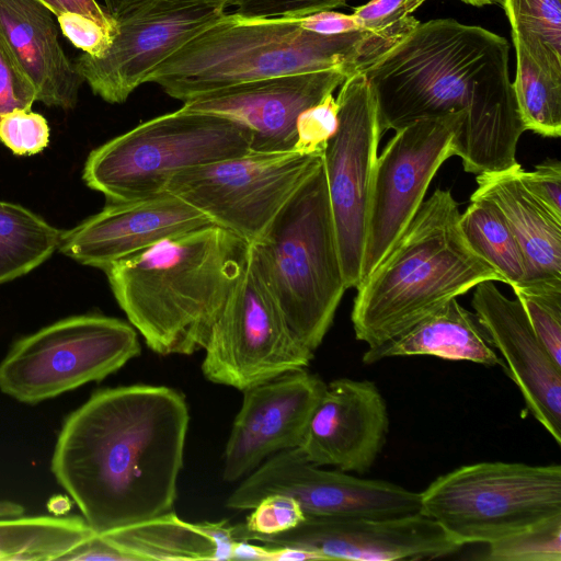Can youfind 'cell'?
<instances>
[{
	"label": "cell",
	"mask_w": 561,
	"mask_h": 561,
	"mask_svg": "<svg viewBox=\"0 0 561 561\" xmlns=\"http://www.w3.org/2000/svg\"><path fill=\"white\" fill-rule=\"evenodd\" d=\"M139 354L130 323L101 314L70 317L13 344L0 363V390L38 403L100 381Z\"/></svg>",
	"instance_id": "9"
},
{
	"label": "cell",
	"mask_w": 561,
	"mask_h": 561,
	"mask_svg": "<svg viewBox=\"0 0 561 561\" xmlns=\"http://www.w3.org/2000/svg\"><path fill=\"white\" fill-rule=\"evenodd\" d=\"M58 16L62 12H77L90 16L108 28L116 27V21L95 0H39Z\"/></svg>",
	"instance_id": "45"
},
{
	"label": "cell",
	"mask_w": 561,
	"mask_h": 561,
	"mask_svg": "<svg viewBox=\"0 0 561 561\" xmlns=\"http://www.w3.org/2000/svg\"><path fill=\"white\" fill-rule=\"evenodd\" d=\"M420 23L413 15L381 31L321 35L293 18L226 13L159 64L146 83L183 103L222 88L301 72L363 71Z\"/></svg>",
	"instance_id": "2"
},
{
	"label": "cell",
	"mask_w": 561,
	"mask_h": 561,
	"mask_svg": "<svg viewBox=\"0 0 561 561\" xmlns=\"http://www.w3.org/2000/svg\"><path fill=\"white\" fill-rule=\"evenodd\" d=\"M62 34L79 49L92 57H101L111 46L116 27L103 26L94 19L62 12L56 16Z\"/></svg>",
	"instance_id": "38"
},
{
	"label": "cell",
	"mask_w": 561,
	"mask_h": 561,
	"mask_svg": "<svg viewBox=\"0 0 561 561\" xmlns=\"http://www.w3.org/2000/svg\"><path fill=\"white\" fill-rule=\"evenodd\" d=\"M37 101V92L0 39V117L18 111H30Z\"/></svg>",
	"instance_id": "37"
},
{
	"label": "cell",
	"mask_w": 561,
	"mask_h": 561,
	"mask_svg": "<svg viewBox=\"0 0 561 561\" xmlns=\"http://www.w3.org/2000/svg\"><path fill=\"white\" fill-rule=\"evenodd\" d=\"M327 383L299 369L243 390L224 451L222 479H243L271 456L300 445Z\"/></svg>",
	"instance_id": "17"
},
{
	"label": "cell",
	"mask_w": 561,
	"mask_h": 561,
	"mask_svg": "<svg viewBox=\"0 0 561 561\" xmlns=\"http://www.w3.org/2000/svg\"><path fill=\"white\" fill-rule=\"evenodd\" d=\"M510 44L454 19L420 22L363 70L381 134L415 121L466 112L474 83L508 67Z\"/></svg>",
	"instance_id": "5"
},
{
	"label": "cell",
	"mask_w": 561,
	"mask_h": 561,
	"mask_svg": "<svg viewBox=\"0 0 561 561\" xmlns=\"http://www.w3.org/2000/svg\"><path fill=\"white\" fill-rule=\"evenodd\" d=\"M250 243L215 224L162 239L104 270L113 295L160 355L204 350Z\"/></svg>",
	"instance_id": "3"
},
{
	"label": "cell",
	"mask_w": 561,
	"mask_h": 561,
	"mask_svg": "<svg viewBox=\"0 0 561 561\" xmlns=\"http://www.w3.org/2000/svg\"><path fill=\"white\" fill-rule=\"evenodd\" d=\"M54 16L39 0H0V39L33 82L37 101L71 108L83 79L61 48Z\"/></svg>",
	"instance_id": "22"
},
{
	"label": "cell",
	"mask_w": 561,
	"mask_h": 561,
	"mask_svg": "<svg viewBox=\"0 0 561 561\" xmlns=\"http://www.w3.org/2000/svg\"><path fill=\"white\" fill-rule=\"evenodd\" d=\"M69 560H117L130 561L129 557L112 545L102 534L93 533L59 558Z\"/></svg>",
	"instance_id": "44"
},
{
	"label": "cell",
	"mask_w": 561,
	"mask_h": 561,
	"mask_svg": "<svg viewBox=\"0 0 561 561\" xmlns=\"http://www.w3.org/2000/svg\"><path fill=\"white\" fill-rule=\"evenodd\" d=\"M102 535L130 561L228 560L236 543L226 520L193 524L172 511Z\"/></svg>",
	"instance_id": "25"
},
{
	"label": "cell",
	"mask_w": 561,
	"mask_h": 561,
	"mask_svg": "<svg viewBox=\"0 0 561 561\" xmlns=\"http://www.w3.org/2000/svg\"><path fill=\"white\" fill-rule=\"evenodd\" d=\"M24 507L15 502L0 501V518H10L21 516Z\"/></svg>",
	"instance_id": "46"
},
{
	"label": "cell",
	"mask_w": 561,
	"mask_h": 561,
	"mask_svg": "<svg viewBox=\"0 0 561 561\" xmlns=\"http://www.w3.org/2000/svg\"><path fill=\"white\" fill-rule=\"evenodd\" d=\"M211 224L180 197L163 192L134 201L110 202L98 214L61 232L58 249L81 264L104 271L162 239Z\"/></svg>",
	"instance_id": "19"
},
{
	"label": "cell",
	"mask_w": 561,
	"mask_h": 561,
	"mask_svg": "<svg viewBox=\"0 0 561 561\" xmlns=\"http://www.w3.org/2000/svg\"><path fill=\"white\" fill-rule=\"evenodd\" d=\"M250 245L291 332L314 352L347 289L323 163Z\"/></svg>",
	"instance_id": "6"
},
{
	"label": "cell",
	"mask_w": 561,
	"mask_h": 561,
	"mask_svg": "<svg viewBox=\"0 0 561 561\" xmlns=\"http://www.w3.org/2000/svg\"><path fill=\"white\" fill-rule=\"evenodd\" d=\"M476 180L471 195L492 202L519 243L526 263L520 286L561 284V215L528 187L520 164Z\"/></svg>",
	"instance_id": "23"
},
{
	"label": "cell",
	"mask_w": 561,
	"mask_h": 561,
	"mask_svg": "<svg viewBox=\"0 0 561 561\" xmlns=\"http://www.w3.org/2000/svg\"><path fill=\"white\" fill-rule=\"evenodd\" d=\"M512 41L516 56L512 87L525 128L558 138L561 136V77L540 67L517 39Z\"/></svg>",
	"instance_id": "30"
},
{
	"label": "cell",
	"mask_w": 561,
	"mask_h": 561,
	"mask_svg": "<svg viewBox=\"0 0 561 561\" xmlns=\"http://www.w3.org/2000/svg\"><path fill=\"white\" fill-rule=\"evenodd\" d=\"M523 178L538 197L561 215V163L558 159H546L533 171L523 169Z\"/></svg>",
	"instance_id": "42"
},
{
	"label": "cell",
	"mask_w": 561,
	"mask_h": 561,
	"mask_svg": "<svg viewBox=\"0 0 561 561\" xmlns=\"http://www.w3.org/2000/svg\"><path fill=\"white\" fill-rule=\"evenodd\" d=\"M339 103L333 93L302 111L296 122L293 150L304 154L323 152L339 127Z\"/></svg>",
	"instance_id": "34"
},
{
	"label": "cell",
	"mask_w": 561,
	"mask_h": 561,
	"mask_svg": "<svg viewBox=\"0 0 561 561\" xmlns=\"http://www.w3.org/2000/svg\"><path fill=\"white\" fill-rule=\"evenodd\" d=\"M463 117L462 111L408 124L394 130L378 154L370 192L362 280L379 265L405 230L442 164L456 156Z\"/></svg>",
	"instance_id": "12"
},
{
	"label": "cell",
	"mask_w": 561,
	"mask_h": 561,
	"mask_svg": "<svg viewBox=\"0 0 561 561\" xmlns=\"http://www.w3.org/2000/svg\"><path fill=\"white\" fill-rule=\"evenodd\" d=\"M339 127L323 151V169L346 288L362 280L373 176L381 138L377 103L363 71L340 85Z\"/></svg>",
	"instance_id": "13"
},
{
	"label": "cell",
	"mask_w": 561,
	"mask_h": 561,
	"mask_svg": "<svg viewBox=\"0 0 561 561\" xmlns=\"http://www.w3.org/2000/svg\"><path fill=\"white\" fill-rule=\"evenodd\" d=\"M459 222L469 244L497 272L503 283L511 287L524 283V254L504 216L492 202L471 195Z\"/></svg>",
	"instance_id": "29"
},
{
	"label": "cell",
	"mask_w": 561,
	"mask_h": 561,
	"mask_svg": "<svg viewBox=\"0 0 561 561\" xmlns=\"http://www.w3.org/2000/svg\"><path fill=\"white\" fill-rule=\"evenodd\" d=\"M251 133L227 117L182 107L146 121L88 157L82 178L110 202L165 192L175 174L251 151Z\"/></svg>",
	"instance_id": "7"
},
{
	"label": "cell",
	"mask_w": 561,
	"mask_h": 561,
	"mask_svg": "<svg viewBox=\"0 0 561 561\" xmlns=\"http://www.w3.org/2000/svg\"><path fill=\"white\" fill-rule=\"evenodd\" d=\"M93 533L80 517L0 518V560H59Z\"/></svg>",
	"instance_id": "27"
},
{
	"label": "cell",
	"mask_w": 561,
	"mask_h": 561,
	"mask_svg": "<svg viewBox=\"0 0 561 561\" xmlns=\"http://www.w3.org/2000/svg\"><path fill=\"white\" fill-rule=\"evenodd\" d=\"M346 0H243L233 13L244 18H302L344 7Z\"/></svg>",
	"instance_id": "39"
},
{
	"label": "cell",
	"mask_w": 561,
	"mask_h": 561,
	"mask_svg": "<svg viewBox=\"0 0 561 561\" xmlns=\"http://www.w3.org/2000/svg\"><path fill=\"white\" fill-rule=\"evenodd\" d=\"M517 39L528 56L561 77V0H502Z\"/></svg>",
	"instance_id": "31"
},
{
	"label": "cell",
	"mask_w": 561,
	"mask_h": 561,
	"mask_svg": "<svg viewBox=\"0 0 561 561\" xmlns=\"http://www.w3.org/2000/svg\"><path fill=\"white\" fill-rule=\"evenodd\" d=\"M285 494L306 515L333 518L399 517L420 512V492L310 462L298 447L279 451L242 479L228 496L230 510H252L263 497Z\"/></svg>",
	"instance_id": "14"
},
{
	"label": "cell",
	"mask_w": 561,
	"mask_h": 561,
	"mask_svg": "<svg viewBox=\"0 0 561 561\" xmlns=\"http://www.w3.org/2000/svg\"><path fill=\"white\" fill-rule=\"evenodd\" d=\"M458 203L436 188L379 265L356 287L355 336L377 348L478 284L502 282L466 239Z\"/></svg>",
	"instance_id": "4"
},
{
	"label": "cell",
	"mask_w": 561,
	"mask_h": 561,
	"mask_svg": "<svg viewBox=\"0 0 561 561\" xmlns=\"http://www.w3.org/2000/svg\"><path fill=\"white\" fill-rule=\"evenodd\" d=\"M471 306L504 369L518 387L527 410L561 445V366L542 345L517 298L503 295L492 280L473 288Z\"/></svg>",
	"instance_id": "21"
},
{
	"label": "cell",
	"mask_w": 561,
	"mask_h": 561,
	"mask_svg": "<svg viewBox=\"0 0 561 561\" xmlns=\"http://www.w3.org/2000/svg\"><path fill=\"white\" fill-rule=\"evenodd\" d=\"M49 127L44 116L18 110L0 117V141L15 154H35L48 144Z\"/></svg>",
	"instance_id": "35"
},
{
	"label": "cell",
	"mask_w": 561,
	"mask_h": 561,
	"mask_svg": "<svg viewBox=\"0 0 561 561\" xmlns=\"http://www.w3.org/2000/svg\"><path fill=\"white\" fill-rule=\"evenodd\" d=\"M204 350V377L240 391L306 369L313 358L288 327L251 245Z\"/></svg>",
	"instance_id": "10"
},
{
	"label": "cell",
	"mask_w": 561,
	"mask_h": 561,
	"mask_svg": "<svg viewBox=\"0 0 561 561\" xmlns=\"http://www.w3.org/2000/svg\"><path fill=\"white\" fill-rule=\"evenodd\" d=\"M486 561H561V515L488 543Z\"/></svg>",
	"instance_id": "32"
},
{
	"label": "cell",
	"mask_w": 561,
	"mask_h": 561,
	"mask_svg": "<svg viewBox=\"0 0 561 561\" xmlns=\"http://www.w3.org/2000/svg\"><path fill=\"white\" fill-rule=\"evenodd\" d=\"M234 540L268 547L299 548L323 560L394 561L435 559L462 547L442 526L421 513L382 518H333L306 515L294 528L259 535L231 525Z\"/></svg>",
	"instance_id": "15"
},
{
	"label": "cell",
	"mask_w": 561,
	"mask_h": 561,
	"mask_svg": "<svg viewBox=\"0 0 561 561\" xmlns=\"http://www.w3.org/2000/svg\"><path fill=\"white\" fill-rule=\"evenodd\" d=\"M347 73L324 69L249 81L183 103L182 108L227 117L251 133V151H290L299 114L333 93Z\"/></svg>",
	"instance_id": "18"
},
{
	"label": "cell",
	"mask_w": 561,
	"mask_h": 561,
	"mask_svg": "<svg viewBox=\"0 0 561 561\" xmlns=\"http://www.w3.org/2000/svg\"><path fill=\"white\" fill-rule=\"evenodd\" d=\"M243 0H104L105 11L115 21L153 12L182 10L198 5L237 7Z\"/></svg>",
	"instance_id": "41"
},
{
	"label": "cell",
	"mask_w": 561,
	"mask_h": 561,
	"mask_svg": "<svg viewBox=\"0 0 561 561\" xmlns=\"http://www.w3.org/2000/svg\"><path fill=\"white\" fill-rule=\"evenodd\" d=\"M463 3L473 5V7H483L494 3H501L502 0H459Z\"/></svg>",
	"instance_id": "47"
},
{
	"label": "cell",
	"mask_w": 561,
	"mask_h": 561,
	"mask_svg": "<svg viewBox=\"0 0 561 561\" xmlns=\"http://www.w3.org/2000/svg\"><path fill=\"white\" fill-rule=\"evenodd\" d=\"M388 432V409L376 383L339 378L327 383L298 448L313 465L364 474Z\"/></svg>",
	"instance_id": "20"
},
{
	"label": "cell",
	"mask_w": 561,
	"mask_h": 561,
	"mask_svg": "<svg viewBox=\"0 0 561 561\" xmlns=\"http://www.w3.org/2000/svg\"><path fill=\"white\" fill-rule=\"evenodd\" d=\"M61 232L31 210L0 201V284L46 261L58 249Z\"/></svg>",
	"instance_id": "28"
},
{
	"label": "cell",
	"mask_w": 561,
	"mask_h": 561,
	"mask_svg": "<svg viewBox=\"0 0 561 561\" xmlns=\"http://www.w3.org/2000/svg\"><path fill=\"white\" fill-rule=\"evenodd\" d=\"M536 335L561 366V284L513 287Z\"/></svg>",
	"instance_id": "33"
},
{
	"label": "cell",
	"mask_w": 561,
	"mask_h": 561,
	"mask_svg": "<svg viewBox=\"0 0 561 561\" xmlns=\"http://www.w3.org/2000/svg\"><path fill=\"white\" fill-rule=\"evenodd\" d=\"M419 513L436 520L461 547L488 545L561 515V466H460L420 492Z\"/></svg>",
	"instance_id": "8"
},
{
	"label": "cell",
	"mask_w": 561,
	"mask_h": 561,
	"mask_svg": "<svg viewBox=\"0 0 561 561\" xmlns=\"http://www.w3.org/2000/svg\"><path fill=\"white\" fill-rule=\"evenodd\" d=\"M248 516L244 527L259 535H275L296 527L305 517L299 502L285 494L263 497Z\"/></svg>",
	"instance_id": "36"
},
{
	"label": "cell",
	"mask_w": 561,
	"mask_h": 561,
	"mask_svg": "<svg viewBox=\"0 0 561 561\" xmlns=\"http://www.w3.org/2000/svg\"><path fill=\"white\" fill-rule=\"evenodd\" d=\"M295 20L301 28L321 35H337L364 30L353 14L333 10L316 12Z\"/></svg>",
	"instance_id": "43"
},
{
	"label": "cell",
	"mask_w": 561,
	"mask_h": 561,
	"mask_svg": "<svg viewBox=\"0 0 561 561\" xmlns=\"http://www.w3.org/2000/svg\"><path fill=\"white\" fill-rule=\"evenodd\" d=\"M525 130L508 67H504L474 83L456 156L468 173L507 170L518 163L516 149Z\"/></svg>",
	"instance_id": "24"
},
{
	"label": "cell",
	"mask_w": 561,
	"mask_h": 561,
	"mask_svg": "<svg viewBox=\"0 0 561 561\" xmlns=\"http://www.w3.org/2000/svg\"><path fill=\"white\" fill-rule=\"evenodd\" d=\"M322 163L323 152L249 151L186 169L165 192L253 243Z\"/></svg>",
	"instance_id": "11"
},
{
	"label": "cell",
	"mask_w": 561,
	"mask_h": 561,
	"mask_svg": "<svg viewBox=\"0 0 561 561\" xmlns=\"http://www.w3.org/2000/svg\"><path fill=\"white\" fill-rule=\"evenodd\" d=\"M412 355L500 365L504 368V362L492 347L476 314L463 308L457 299L448 301L390 342L366 350L362 360L369 365L388 357Z\"/></svg>",
	"instance_id": "26"
},
{
	"label": "cell",
	"mask_w": 561,
	"mask_h": 561,
	"mask_svg": "<svg viewBox=\"0 0 561 561\" xmlns=\"http://www.w3.org/2000/svg\"><path fill=\"white\" fill-rule=\"evenodd\" d=\"M426 0H370L355 7L353 15L364 30L381 31L399 24L416 11Z\"/></svg>",
	"instance_id": "40"
},
{
	"label": "cell",
	"mask_w": 561,
	"mask_h": 561,
	"mask_svg": "<svg viewBox=\"0 0 561 561\" xmlns=\"http://www.w3.org/2000/svg\"><path fill=\"white\" fill-rule=\"evenodd\" d=\"M221 5H198L116 21L111 46L99 58L82 54L77 72L94 94L124 103L150 72L182 45L227 13Z\"/></svg>",
	"instance_id": "16"
},
{
	"label": "cell",
	"mask_w": 561,
	"mask_h": 561,
	"mask_svg": "<svg viewBox=\"0 0 561 561\" xmlns=\"http://www.w3.org/2000/svg\"><path fill=\"white\" fill-rule=\"evenodd\" d=\"M188 407L165 386L94 392L65 420L50 470L98 534L172 511Z\"/></svg>",
	"instance_id": "1"
}]
</instances>
